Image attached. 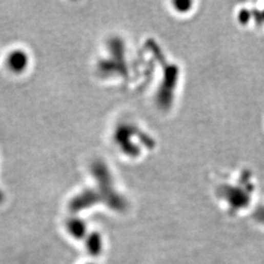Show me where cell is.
Returning a JSON list of instances; mask_svg holds the SVG:
<instances>
[{
  "mask_svg": "<svg viewBox=\"0 0 264 264\" xmlns=\"http://www.w3.org/2000/svg\"><path fill=\"white\" fill-rule=\"evenodd\" d=\"M86 248L88 253L93 255V256H97L101 254L102 252V240L100 235L98 234H91L89 236V238L87 239V243H86Z\"/></svg>",
  "mask_w": 264,
  "mask_h": 264,
  "instance_id": "cell-1",
  "label": "cell"
},
{
  "mask_svg": "<svg viewBox=\"0 0 264 264\" xmlns=\"http://www.w3.org/2000/svg\"><path fill=\"white\" fill-rule=\"evenodd\" d=\"M67 227L71 236H73L75 239H82L84 236H85V232H86L85 224L78 219H74L69 222Z\"/></svg>",
  "mask_w": 264,
  "mask_h": 264,
  "instance_id": "cell-2",
  "label": "cell"
}]
</instances>
